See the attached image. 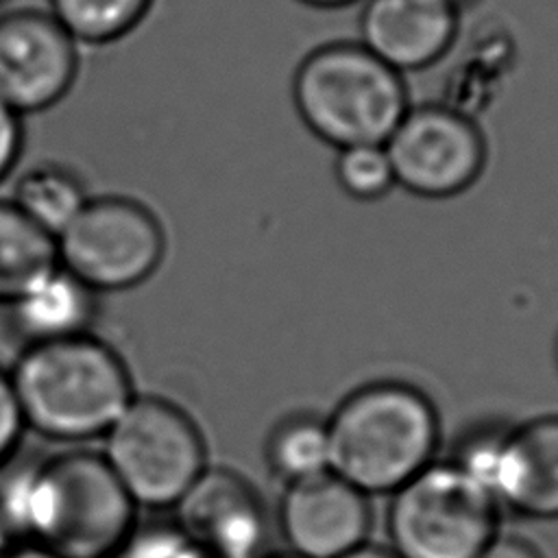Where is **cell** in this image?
<instances>
[{"label":"cell","instance_id":"e0dca14e","mask_svg":"<svg viewBox=\"0 0 558 558\" xmlns=\"http://www.w3.org/2000/svg\"><path fill=\"white\" fill-rule=\"evenodd\" d=\"M87 194L65 168L41 163L26 170L15 185L11 203L41 231L57 238L83 209Z\"/></svg>","mask_w":558,"mask_h":558},{"label":"cell","instance_id":"cb8c5ba5","mask_svg":"<svg viewBox=\"0 0 558 558\" xmlns=\"http://www.w3.org/2000/svg\"><path fill=\"white\" fill-rule=\"evenodd\" d=\"M340 558H397V554L390 547H379V545H371L368 541L362 543L360 547L351 549L349 554L340 556Z\"/></svg>","mask_w":558,"mask_h":558},{"label":"cell","instance_id":"83f0119b","mask_svg":"<svg viewBox=\"0 0 558 558\" xmlns=\"http://www.w3.org/2000/svg\"><path fill=\"white\" fill-rule=\"evenodd\" d=\"M447 2H451L453 7H458V9H462V7H466L469 2H473V0H447Z\"/></svg>","mask_w":558,"mask_h":558},{"label":"cell","instance_id":"ffe728a7","mask_svg":"<svg viewBox=\"0 0 558 558\" xmlns=\"http://www.w3.org/2000/svg\"><path fill=\"white\" fill-rule=\"evenodd\" d=\"M24 429L9 375L0 373V464L11 456Z\"/></svg>","mask_w":558,"mask_h":558},{"label":"cell","instance_id":"277c9868","mask_svg":"<svg viewBox=\"0 0 558 558\" xmlns=\"http://www.w3.org/2000/svg\"><path fill=\"white\" fill-rule=\"evenodd\" d=\"M292 100L305 126L338 150L384 144L410 107L403 74L360 41H333L305 54Z\"/></svg>","mask_w":558,"mask_h":558},{"label":"cell","instance_id":"2e32d148","mask_svg":"<svg viewBox=\"0 0 558 558\" xmlns=\"http://www.w3.org/2000/svg\"><path fill=\"white\" fill-rule=\"evenodd\" d=\"M266 464L286 486L331 471L327 421L296 412L288 414L266 438Z\"/></svg>","mask_w":558,"mask_h":558},{"label":"cell","instance_id":"8fae6325","mask_svg":"<svg viewBox=\"0 0 558 558\" xmlns=\"http://www.w3.org/2000/svg\"><path fill=\"white\" fill-rule=\"evenodd\" d=\"M368 499L333 471L288 484L277 512L288 551L296 558H340L360 547L373 523Z\"/></svg>","mask_w":558,"mask_h":558},{"label":"cell","instance_id":"d6986e66","mask_svg":"<svg viewBox=\"0 0 558 558\" xmlns=\"http://www.w3.org/2000/svg\"><path fill=\"white\" fill-rule=\"evenodd\" d=\"M336 179L355 201H379L395 187L392 166L384 144H360L338 150Z\"/></svg>","mask_w":558,"mask_h":558},{"label":"cell","instance_id":"4316f807","mask_svg":"<svg viewBox=\"0 0 558 558\" xmlns=\"http://www.w3.org/2000/svg\"><path fill=\"white\" fill-rule=\"evenodd\" d=\"M262 558H296V556H292V554L288 551V554H264Z\"/></svg>","mask_w":558,"mask_h":558},{"label":"cell","instance_id":"8992f818","mask_svg":"<svg viewBox=\"0 0 558 558\" xmlns=\"http://www.w3.org/2000/svg\"><path fill=\"white\" fill-rule=\"evenodd\" d=\"M388 497L397 558H477L499 534V506L451 460H434Z\"/></svg>","mask_w":558,"mask_h":558},{"label":"cell","instance_id":"9a60e30c","mask_svg":"<svg viewBox=\"0 0 558 558\" xmlns=\"http://www.w3.org/2000/svg\"><path fill=\"white\" fill-rule=\"evenodd\" d=\"M59 266L57 242L11 201H0V301L13 303Z\"/></svg>","mask_w":558,"mask_h":558},{"label":"cell","instance_id":"ac0fdd59","mask_svg":"<svg viewBox=\"0 0 558 558\" xmlns=\"http://www.w3.org/2000/svg\"><path fill=\"white\" fill-rule=\"evenodd\" d=\"M153 0H50V13L78 44H109L129 35Z\"/></svg>","mask_w":558,"mask_h":558},{"label":"cell","instance_id":"30bf717a","mask_svg":"<svg viewBox=\"0 0 558 558\" xmlns=\"http://www.w3.org/2000/svg\"><path fill=\"white\" fill-rule=\"evenodd\" d=\"M76 72L78 41L50 11L0 15V100L17 116L57 105Z\"/></svg>","mask_w":558,"mask_h":558},{"label":"cell","instance_id":"d4e9b609","mask_svg":"<svg viewBox=\"0 0 558 558\" xmlns=\"http://www.w3.org/2000/svg\"><path fill=\"white\" fill-rule=\"evenodd\" d=\"M305 4H312V7H320V9H336V7H344V4H351V2H357V0H301Z\"/></svg>","mask_w":558,"mask_h":558},{"label":"cell","instance_id":"5bb4252c","mask_svg":"<svg viewBox=\"0 0 558 558\" xmlns=\"http://www.w3.org/2000/svg\"><path fill=\"white\" fill-rule=\"evenodd\" d=\"M15 320L31 342L87 333L94 316V290L57 266L15 301Z\"/></svg>","mask_w":558,"mask_h":558},{"label":"cell","instance_id":"603a6c76","mask_svg":"<svg viewBox=\"0 0 558 558\" xmlns=\"http://www.w3.org/2000/svg\"><path fill=\"white\" fill-rule=\"evenodd\" d=\"M2 558H61L54 551H50L48 547L39 545V543H24L20 547H9V551Z\"/></svg>","mask_w":558,"mask_h":558},{"label":"cell","instance_id":"7a4b0ae2","mask_svg":"<svg viewBox=\"0 0 558 558\" xmlns=\"http://www.w3.org/2000/svg\"><path fill=\"white\" fill-rule=\"evenodd\" d=\"M331 471L366 497L392 495L436 460L434 401L401 379L368 381L325 418Z\"/></svg>","mask_w":558,"mask_h":558},{"label":"cell","instance_id":"6da1fadb","mask_svg":"<svg viewBox=\"0 0 558 558\" xmlns=\"http://www.w3.org/2000/svg\"><path fill=\"white\" fill-rule=\"evenodd\" d=\"M135 501L100 453L68 451L17 471L0 493L11 538L61 558H116L133 536Z\"/></svg>","mask_w":558,"mask_h":558},{"label":"cell","instance_id":"5b68a950","mask_svg":"<svg viewBox=\"0 0 558 558\" xmlns=\"http://www.w3.org/2000/svg\"><path fill=\"white\" fill-rule=\"evenodd\" d=\"M102 458L135 506H177L207 471L196 423L159 397H133L102 434Z\"/></svg>","mask_w":558,"mask_h":558},{"label":"cell","instance_id":"7c38bea8","mask_svg":"<svg viewBox=\"0 0 558 558\" xmlns=\"http://www.w3.org/2000/svg\"><path fill=\"white\" fill-rule=\"evenodd\" d=\"M177 530L205 558H262L268 519L253 486L225 469H207L174 506Z\"/></svg>","mask_w":558,"mask_h":558},{"label":"cell","instance_id":"3957f363","mask_svg":"<svg viewBox=\"0 0 558 558\" xmlns=\"http://www.w3.org/2000/svg\"><path fill=\"white\" fill-rule=\"evenodd\" d=\"M9 379L24 425L61 440L102 436L135 397L116 351L87 333L31 342Z\"/></svg>","mask_w":558,"mask_h":558},{"label":"cell","instance_id":"484cf974","mask_svg":"<svg viewBox=\"0 0 558 558\" xmlns=\"http://www.w3.org/2000/svg\"><path fill=\"white\" fill-rule=\"evenodd\" d=\"M9 547H11V534H9V530L4 527V523L0 519V558L9 551Z\"/></svg>","mask_w":558,"mask_h":558},{"label":"cell","instance_id":"f1b7e54d","mask_svg":"<svg viewBox=\"0 0 558 558\" xmlns=\"http://www.w3.org/2000/svg\"><path fill=\"white\" fill-rule=\"evenodd\" d=\"M554 360H556V366H558V336L554 340Z\"/></svg>","mask_w":558,"mask_h":558},{"label":"cell","instance_id":"4fadbf2b","mask_svg":"<svg viewBox=\"0 0 558 558\" xmlns=\"http://www.w3.org/2000/svg\"><path fill=\"white\" fill-rule=\"evenodd\" d=\"M458 22L447 0H364L360 44L399 74L416 72L447 54Z\"/></svg>","mask_w":558,"mask_h":558},{"label":"cell","instance_id":"7402d4cb","mask_svg":"<svg viewBox=\"0 0 558 558\" xmlns=\"http://www.w3.org/2000/svg\"><path fill=\"white\" fill-rule=\"evenodd\" d=\"M477 558H543L541 551L519 536L497 534Z\"/></svg>","mask_w":558,"mask_h":558},{"label":"cell","instance_id":"9c48e42d","mask_svg":"<svg viewBox=\"0 0 558 558\" xmlns=\"http://www.w3.org/2000/svg\"><path fill=\"white\" fill-rule=\"evenodd\" d=\"M384 146L395 185L421 198L462 194L480 179L486 163L480 126L449 105L408 107Z\"/></svg>","mask_w":558,"mask_h":558},{"label":"cell","instance_id":"ba28073f","mask_svg":"<svg viewBox=\"0 0 558 558\" xmlns=\"http://www.w3.org/2000/svg\"><path fill=\"white\" fill-rule=\"evenodd\" d=\"M54 242L59 266L94 292L142 283L166 248L159 220L122 196L87 201Z\"/></svg>","mask_w":558,"mask_h":558},{"label":"cell","instance_id":"44dd1931","mask_svg":"<svg viewBox=\"0 0 558 558\" xmlns=\"http://www.w3.org/2000/svg\"><path fill=\"white\" fill-rule=\"evenodd\" d=\"M22 122L20 116L0 100V179L9 174L20 157Z\"/></svg>","mask_w":558,"mask_h":558},{"label":"cell","instance_id":"52a82bcc","mask_svg":"<svg viewBox=\"0 0 558 558\" xmlns=\"http://www.w3.org/2000/svg\"><path fill=\"white\" fill-rule=\"evenodd\" d=\"M449 460L501 512L558 519V414H543L514 427L471 429Z\"/></svg>","mask_w":558,"mask_h":558}]
</instances>
